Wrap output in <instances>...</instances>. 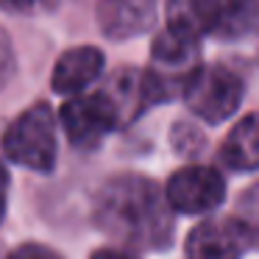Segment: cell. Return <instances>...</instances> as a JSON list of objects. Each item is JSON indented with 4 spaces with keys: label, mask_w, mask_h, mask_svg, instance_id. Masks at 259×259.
<instances>
[{
    "label": "cell",
    "mask_w": 259,
    "mask_h": 259,
    "mask_svg": "<svg viewBox=\"0 0 259 259\" xmlns=\"http://www.w3.org/2000/svg\"><path fill=\"white\" fill-rule=\"evenodd\" d=\"M95 223L106 237L140 251H162L173 240L167 195L145 176H114L95 195Z\"/></svg>",
    "instance_id": "6da1fadb"
},
{
    "label": "cell",
    "mask_w": 259,
    "mask_h": 259,
    "mask_svg": "<svg viewBox=\"0 0 259 259\" xmlns=\"http://www.w3.org/2000/svg\"><path fill=\"white\" fill-rule=\"evenodd\" d=\"M259 25V0H167V31L184 39H240Z\"/></svg>",
    "instance_id": "7a4b0ae2"
},
{
    "label": "cell",
    "mask_w": 259,
    "mask_h": 259,
    "mask_svg": "<svg viewBox=\"0 0 259 259\" xmlns=\"http://www.w3.org/2000/svg\"><path fill=\"white\" fill-rule=\"evenodd\" d=\"M0 148L9 162L48 173L56 164V117L48 103H34L9 123L0 137Z\"/></svg>",
    "instance_id": "3957f363"
},
{
    "label": "cell",
    "mask_w": 259,
    "mask_h": 259,
    "mask_svg": "<svg viewBox=\"0 0 259 259\" xmlns=\"http://www.w3.org/2000/svg\"><path fill=\"white\" fill-rule=\"evenodd\" d=\"M184 101L192 114L206 123H223L240 109L242 81L229 67H198L184 87Z\"/></svg>",
    "instance_id": "277c9868"
},
{
    "label": "cell",
    "mask_w": 259,
    "mask_h": 259,
    "mask_svg": "<svg viewBox=\"0 0 259 259\" xmlns=\"http://www.w3.org/2000/svg\"><path fill=\"white\" fill-rule=\"evenodd\" d=\"M59 123H62L64 134L73 145L90 148L101 142L120 123V109L106 90L92 92V95L81 92L59 109Z\"/></svg>",
    "instance_id": "5b68a950"
},
{
    "label": "cell",
    "mask_w": 259,
    "mask_h": 259,
    "mask_svg": "<svg viewBox=\"0 0 259 259\" xmlns=\"http://www.w3.org/2000/svg\"><path fill=\"white\" fill-rule=\"evenodd\" d=\"M164 195H167V203L173 212L203 214L223 203L226 181L214 167L192 164V167H181L170 176L167 187H164Z\"/></svg>",
    "instance_id": "8992f818"
},
{
    "label": "cell",
    "mask_w": 259,
    "mask_h": 259,
    "mask_svg": "<svg viewBox=\"0 0 259 259\" xmlns=\"http://www.w3.org/2000/svg\"><path fill=\"white\" fill-rule=\"evenodd\" d=\"M251 237L242 220H203L187 237V259H240Z\"/></svg>",
    "instance_id": "52a82bcc"
},
{
    "label": "cell",
    "mask_w": 259,
    "mask_h": 259,
    "mask_svg": "<svg viewBox=\"0 0 259 259\" xmlns=\"http://www.w3.org/2000/svg\"><path fill=\"white\" fill-rule=\"evenodd\" d=\"M103 53L92 45H81V48H70L59 56L56 67L51 75V87L59 95H81L90 84H95L103 73Z\"/></svg>",
    "instance_id": "ba28073f"
},
{
    "label": "cell",
    "mask_w": 259,
    "mask_h": 259,
    "mask_svg": "<svg viewBox=\"0 0 259 259\" xmlns=\"http://www.w3.org/2000/svg\"><path fill=\"white\" fill-rule=\"evenodd\" d=\"M98 20L106 36L128 39L153 23V0H101Z\"/></svg>",
    "instance_id": "9c48e42d"
},
{
    "label": "cell",
    "mask_w": 259,
    "mask_h": 259,
    "mask_svg": "<svg viewBox=\"0 0 259 259\" xmlns=\"http://www.w3.org/2000/svg\"><path fill=\"white\" fill-rule=\"evenodd\" d=\"M220 159L231 170H242V173L259 170V112L237 120V125L220 145Z\"/></svg>",
    "instance_id": "30bf717a"
},
{
    "label": "cell",
    "mask_w": 259,
    "mask_h": 259,
    "mask_svg": "<svg viewBox=\"0 0 259 259\" xmlns=\"http://www.w3.org/2000/svg\"><path fill=\"white\" fill-rule=\"evenodd\" d=\"M9 259H62L53 248L39 245V242H28V245H20L9 253Z\"/></svg>",
    "instance_id": "8fae6325"
},
{
    "label": "cell",
    "mask_w": 259,
    "mask_h": 259,
    "mask_svg": "<svg viewBox=\"0 0 259 259\" xmlns=\"http://www.w3.org/2000/svg\"><path fill=\"white\" fill-rule=\"evenodd\" d=\"M36 0H0V9L3 12H25V9H31Z\"/></svg>",
    "instance_id": "7c38bea8"
},
{
    "label": "cell",
    "mask_w": 259,
    "mask_h": 259,
    "mask_svg": "<svg viewBox=\"0 0 259 259\" xmlns=\"http://www.w3.org/2000/svg\"><path fill=\"white\" fill-rule=\"evenodd\" d=\"M90 259H134V256L125 253V251H117V248H101V251H95Z\"/></svg>",
    "instance_id": "4fadbf2b"
},
{
    "label": "cell",
    "mask_w": 259,
    "mask_h": 259,
    "mask_svg": "<svg viewBox=\"0 0 259 259\" xmlns=\"http://www.w3.org/2000/svg\"><path fill=\"white\" fill-rule=\"evenodd\" d=\"M6 192H9V176H6V167L0 164V218L6 212Z\"/></svg>",
    "instance_id": "5bb4252c"
},
{
    "label": "cell",
    "mask_w": 259,
    "mask_h": 259,
    "mask_svg": "<svg viewBox=\"0 0 259 259\" xmlns=\"http://www.w3.org/2000/svg\"><path fill=\"white\" fill-rule=\"evenodd\" d=\"M6 67H9V45H6V36H0V78H3Z\"/></svg>",
    "instance_id": "9a60e30c"
}]
</instances>
